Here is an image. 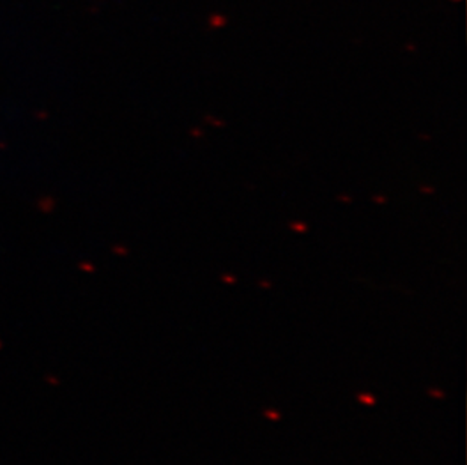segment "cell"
I'll return each instance as SVG.
<instances>
[]
</instances>
